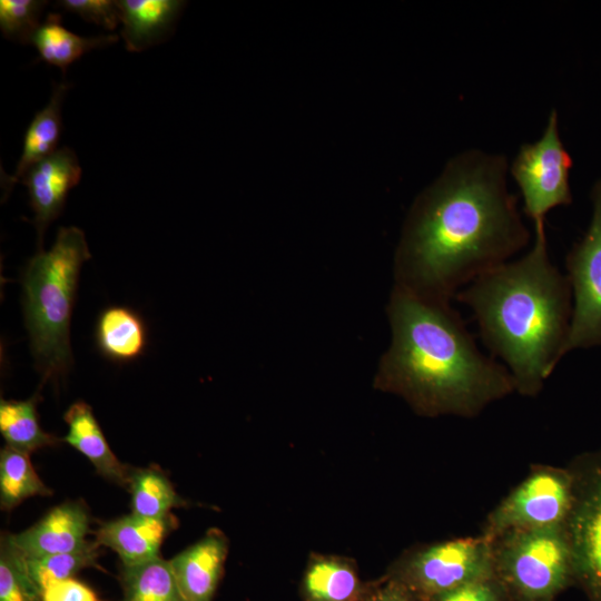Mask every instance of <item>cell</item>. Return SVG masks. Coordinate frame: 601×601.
Segmentation results:
<instances>
[{"mask_svg":"<svg viewBox=\"0 0 601 601\" xmlns=\"http://www.w3.org/2000/svg\"><path fill=\"white\" fill-rule=\"evenodd\" d=\"M122 601H185L170 562L155 558L124 566Z\"/></svg>","mask_w":601,"mask_h":601,"instance_id":"44dd1931","label":"cell"},{"mask_svg":"<svg viewBox=\"0 0 601 601\" xmlns=\"http://www.w3.org/2000/svg\"><path fill=\"white\" fill-rule=\"evenodd\" d=\"M592 219L565 257L572 315L564 355L601 345V181L592 191Z\"/></svg>","mask_w":601,"mask_h":601,"instance_id":"30bf717a","label":"cell"},{"mask_svg":"<svg viewBox=\"0 0 601 601\" xmlns=\"http://www.w3.org/2000/svg\"><path fill=\"white\" fill-rule=\"evenodd\" d=\"M57 7L76 13L82 19L114 30L119 22V10L116 1L110 0H61Z\"/></svg>","mask_w":601,"mask_h":601,"instance_id":"f1b7e54d","label":"cell"},{"mask_svg":"<svg viewBox=\"0 0 601 601\" xmlns=\"http://www.w3.org/2000/svg\"><path fill=\"white\" fill-rule=\"evenodd\" d=\"M98 543H88L82 549L37 558H26L28 572L42 591L51 582L70 579L80 570L96 564Z\"/></svg>","mask_w":601,"mask_h":601,"instance_id":"d4e9b609","label":"cell"},{"mask_svg":"<svg viewBox=\"0 0 601 601\" xmlns=\"http://www.w3.org/2000/svg\"><path fill=\"white\" fill-rule=\"evenodd\" d=\"M506 170L504 156L477 149L446 164L408 213L395 253L396 286L450 302L530 243Z\"/></svg>","mask_w":601,"mask_h":601,"instance_id":"6da1fadb","label":"cell"},{"mask_svg":"<svg viewBox=\"0 0 601 601\" xmlns=\"http://www.w3.org/2000/svg\"><path fill=\"white\" fill-rule=\"evenodd\" d=\"M574 500L565 529L571 544L574 584L588 601H601V451L570 464Z\"/></svg>","mask_w":601,"mask_h":601,"instance_id":"ba28073f","label":"cell"},{"mask_svg":"<svg viewBox=\"0 0 601 601\" xmlns=\"http://www.w3.org/2000/svg\"><path fill=\"white\" fill-rule=\"evenodd\" d=\"M428 601H511L495 577L469 582Z\"/></svg>","mask_w":601,"mask_h":601,"instance_id":"83f0119b","label":"cell"},{"mask_svg":"<svg viewBox=\"0 0 601 601\" xmlns=\"http://www.w3.org/2000/svg\"><path fill=\"white\" fill-rule=\"evenodd\" d=\"M0 432L8 446L27 454L59 442L56 436L40 427L36 412V398L27 401L1 400Z\"/></svg>","mask_w":601,"mask_h":601,"instance_id":"7402d4cb","label":"cell"},{"mask_svg":"<svg viewBox=\"0 0 601 601\" xmlns=\"http://www.w3.org/2000/svg\"><path fill=\"white\" fill-rule=\"evenodd\" d=\"M41 601H100L85 583L70 578L51 582L41 591Z\"/></svg>","mask_w":601,"mask_h":601,"instance_id":"f546056e","label":"cell"},{"mask_svg":"<svg viewBox=\"0 0 601 601\" xmlns=\"http://www.w3.org/2000/svg\"><path fill=\"white\" fill-rule=\"evenodd\" d=\"M303 589L308 601H357L361 584L352 561L314 554L304 574Z\"/></svg>","mask_w":601,"mask_h":601,"instance_id":"d6986e66","label":"cell"},{"mask_svg":"<svg viewBox=\"0 0 601 601\" xmlns=\"http://www.w3.org/2000/svg\"><path fill=\"white\" fill-rule=\"evenodd\" d=\"M118 40L117 35L81 37L63 27L61 16L49 13L32 38L40 59L59 67L65 73L67 68L92 49L109 46Z\"/></svg>","mask_w":601,"mask_h":601,"instance_id":"ffe728a7","label":"cell"},{"mask_svg":"<svg viewBox=\"0 0 601 601\" xmlns=\"http://www.w3.org/2000/svg\"><path fill=\"white\" fill-rule=\"evenodd\" d=\"M69 85L55 83L48 104L39 110L29 124L21 157L12 175H2V186L10 193L13 185L22 179L27 171L57 150L62 130L61 107Z\"/></svg>","mask_w":601,"mask_h":601,"instance_id":"2e32d148","label":"cell"},{"mask_svg":"<svg viewBox=\"0 0 601 601\" xmlns=\"http://www.w3.org/2000/svg\"><path fill=\"white\" fill-rule=\"evenodd\" d=\"M121 37L129 51H141L171 31L185 2L179 0H120L116 1Z\"/></svg>","mask_w":601,"mask_h":601,"instance_id":"9a60e30c","label":"cell"},{"mask_svg":"<svg viewBox=\"0 0 601 601\" xmlns=\"http://www.w3.org/2000/svg\"><path fill=\"white\" fill-rule=\"evenodd\" d=\"M367 601H420L411 591L391 577Z\"/></svg>","mask_w":601,"mask_h":601,"instance_id":"4dcf8cb0","label":"cell"},{"mask_svg":"<svg viewBox=\"0 0 601 601\" xmlns=\"http://www.w3.org/2000/svg\"><path fill=\"white\" fill-rule=\"evenodd\" d=\"M455 299L473 312L482 341L504 363L515 393L536 396L564 356L572 315L571 287L551 262L544 223L534 225L523 256L484 273Z\"/></svg>","mask_w":601,"mask_h":601,"instance_id":"3957f363","label":"cell"},{"mask_svg":"<svg viewBox=\"0 0 601 601\" xmlns=\"http://www.w3.org/2000/svg\"><path fill=\"white\" fill-rule=\"evenodd\" d=\"M173 521L126 515L101 525L97 543L112 549L124 566L136 565L158 558L160 544Z\"/></svg>","mask_w":601,"mask_h":601,"instance_id":"5bb4252c","label":"cell"},{"mask_svg":"<svg viewBox=\"0 0 601 601\" xmlns=\"http://www.w3.org/2000/svg\"><path fill=\"white\" fill-rule=\"evenodd\" d=\"M227 552L226 536L210 530L169 561L185 601H211Z\"/></svg>","mask_w":601,"mask_h":601,"instance_id":"4fadbf2b","label":"cell"},{"mask_svg":"<svg viewBox=\"0 0 601 601\" xmlns=\"http://www.w3.org/2000/svg\"><path fill=\"white\" fill-rule=\"evenodd\" d=\"M96 341L100 352L109 359L129 362L142 354L147 344V331L135 311L111 306L98 318Z\"/></svg>","mask_w":601,"mask_h":601,"instance_id":"ac0fdd59","label":"cell"},{"mask_svg":"<svg viewBox=\"0 0 601 601\" xmlns=\"http://www.w3.org/2000/svg\"><path fill=\"white\" fill-rule=\"evenodd\" d=\"M90 257L85 234L77 227H61L53 246L33 256L24 270V319L45 378L62 376L72 364L71 312L81 265Z\"/></svg>","mask_w":601,"mask_h":601,"instance_id":"277c9868","label":"cell"},{"mask_svg":"<svg viewBox=\"0 0 601 601\" xmlns=\"http://www.w3.org/2000/svg\"><path fill=\"white\" fill-rule=\"evenodd\" d=\"M47 3L42 0H0V29L3 37L31 43Z\"/></svg>","mask_w":601,"mask_h":601,"instance_id":"4316f807","label":"cell"},{"mask_svg":"<svg viewBox=\"0 0 601 601\" xmlns=\"http://www.w3.org/2000/svg\"><path fill=\"white\" fill-rule=\"evenodd\" d=\"M387 317L392 339L375 386L401 396L417 414L473 418L515 392L508 368L480 352L450 302L394 285Z\"/></svg>","mask_w":601,"mask_h":601,"instance_id":"7a4b0ae2","label":"cell"},{"mask_svg":"<svg viewBox=\"0 0 601 601\" xmlns=\"http://www.w3.org/2000/svg\"><path fill=\"white\" fill-rule=\"evenodd\" d=\"M51 491L37 475L29 454L6 446L0 454V502L12 509L33 495H49Z\"/></svg>","mask_w":601,"mask_h":601,"instance_id":"603a6c76","label":"cell"},{"mask_svg":"<svg viewBox=\"0 0 601 601\" xmlns=\"http://www.w3.org/2000/svg\"><path fill=\"white\" fill-rule=\"evenodd\" d=\"M131 513L148 519H164L181 503L168 479L156 469L131 473Z\"/></svg>","mask_w":601,"mask_h":601,"instance_id":"cb8c5ba5","label":"cell"},{"mask_svg":"<svg viewBox=\"0 0 601 601\" xmlns=\"http://www.w3.org/2000/svg\"><path fill=\"white\" fill-rule=\"evenodd\" d=\"M80 178V164L73 150L68 147L57 149L22 177L40 243L48 225L62 211L69 190L78 185Z\"/></svg>","mask_w":601,"mask_h":601,"instance_id":"8fae6325","label":"cell"},{"mask_svg":"<svg viewBox=\"0 0 601 601\" xmlns=\"http://www.w3.org/2000/svg\"><path fill=\"white\" fill-rule=\"evenodd\" d=\"M493 551L494 577L511 601H554L574 584L565 524L503 533Z\"/></svg>","mask_w":601,"mask_h":601,"instance_id":"5b68a950","label":"cell"},{"mask_svg":"<svg viewBox=\"0 0 601 601\" xmlns=\"http://www.w3.org/2000/svg\"><path fill=\"white\" fill-rule=\"evenodd\" d=\"M420 601L469 582L494 577L493 539L483 534L415 546L393 564L390 575Z\"/></svg>","mask_w":601,"mask_h":601,"instance_id":"8992f818","label":"cell"},{"mask_svg":"<svg viewBox=\"0 0 601 601\" xmlns=\"http://www.w3.org/2000/svg\"><path fill=\"white\" fill-rule=\"evenodd\" d=\"M571 166L559 135L558 114L552 110L540 139L522 145L510 169L523 198V213L534 225L544 223L553 208L571 204Z\"/></svg>","mask_w":601,"mask_h":601,"instance_id":"9c48e42d","label":"cell"},{"mask_svg":"<svg viewBox=\"0 0 601 601\" xmlns=\"http://www.w3.org/2000/svg\"><path fill=\"white\" fill-rule=\"evenodd\" d=\"M88 524V514L82 505L63 503L31 528L6 535V539L26 558L72 552L89 543L86 541Z\"/></svg>","mask_w":601,"mask_h":601,"instance_id":"7c38bea8","label":"cell"},{"mask_svg":"<svg viewBox=\"0 0 601 601\" xmlns=\"http://www.w3.org/2000/svg\"><path fill=\"white\" fill-rule=\"evenodd\" d=\"M0 601H41V591L28 572L24 556L6 536L0 552Z\"/></svg>","mask_w":601,"mask_h":601,"instance_id":"484cf974","label":"cell"},{"mask_svg":"<svg viewBox=\"0 0 601 601\" xmlns=\"http://www.w3.org/2000/svg\"><path fill=\"white\" fill-rule=\"evenodd\" d=\"M65 421L68 424L65 441L82 453L102 476L121 485L130 482L131 474L110 450L87 403H73L66 412Z\"/></svg>","mask_w":601,"mask_h":601,"instance_id":"e0dca14e","label":"cell"},{"mask_svg":"<svg viewBox=\"0 0 601 601\" xmlns=\"http://www.w3.org/2000/svg\"><path fill=\"white\" fill-rule=\"evenodd\" d=\"M574 500L570 467L536 464L487 514L483 535L495 539L515 531L565 524Z\"/></svg>","mask_w":601,"mask_h":601,"instance_id":"52a82bcc","label":"cell"}]
</instances>
